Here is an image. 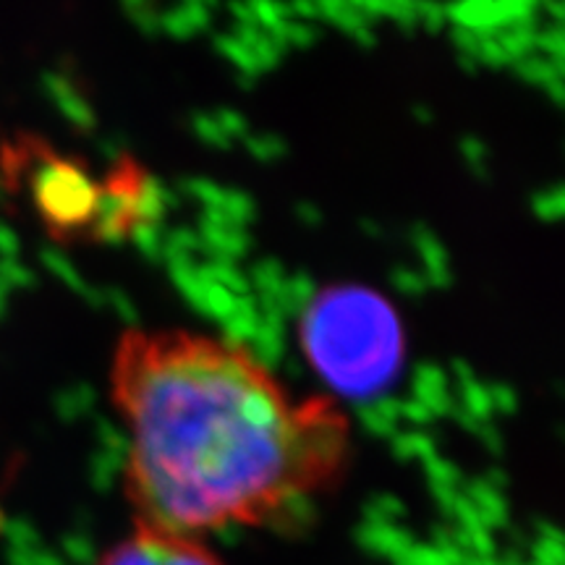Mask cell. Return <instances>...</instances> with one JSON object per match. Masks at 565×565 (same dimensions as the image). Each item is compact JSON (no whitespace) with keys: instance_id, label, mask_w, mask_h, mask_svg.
Here are the masks:
<instances>
[{"instance_id":"6da1fadb","label":"cell","mask_w":565,"mask_h":565,"mask_svg":"<svg viewBox=\"0 0 565 565\" xmlns=\"http://www.w3.org/2000/svg\"><path fill=\"white\" fill-rule=\"evenodd\" d=\"M108 391L129 433L124 494L137 524L192 536L294 526L351 466L341 401L296 398L228 338L124 330Z\"/></svg>"},{"instance_id":"7a4b0ae2","label":"cell","mask_w":565,"mask_h":565,"mask_svg":"<svg viewBox=\"0 0 565 565\" xmlns=\"http://www.w3.org/2000/svg\"><path fill=\"white\" fill-rule=\"evenodd\" d=\"M296 341L335 401L385 393L406 364V330L385 294L362 282L317 291L296 322Z\"/></svg>"},{"instance_id":"3957f363","label":"cell","mask_w":565,"mask_h":565,"mask_svg":"<svg viewBox=\"0 0 565 565\" xmlns=\"http://www.w3.org/2000/svg\"><path fill=\"white\" fill-rule=\"evenodd\" d=\"M0 175L51 242L108 244V175H97L79 154L21 131L0 147Z\"/></svg>"},{"instance_id":"277c9868","label":"cell","mask_w":565,"mask_h":565,"mask_svg":"<svg viewBox=\"0 0 565 565\" xmlns=\"http://www.w3.org/2000/svg\"><path fill=\"white\" fill-rule=\"evenodd\" d=\"M97 565H225L202 536L137 524L129 536L105 550Z\"/></svg>"}]
</instances>
